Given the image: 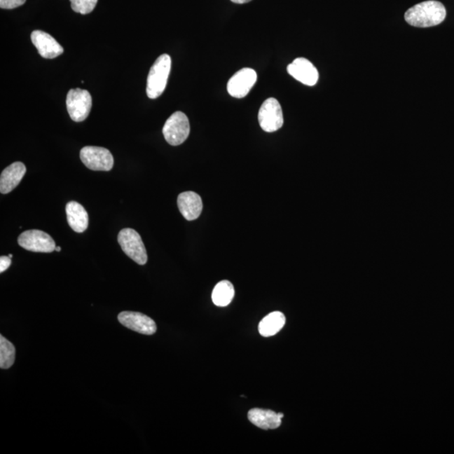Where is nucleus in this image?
<instances>
[{"instance_id":"nucleus-1","label":"nucleus","mask_w":454,"mask_h":454,"mask_svg":"<svg viewBox=\"0 0 454 454\" xmlns=\"http://www.w3.org/2000/svg\"><path fill=\"white\" fill-rule=\"evenodd\" d=\"M446 15L447 12L443 4L429 0L409 8L406 12L405 19L412 27L427 28L443 22Z\"/></svg>"},{"instance_id":"nucleus-2","label":"nucleus","mask_w":454,"mask_h":454,"mask_svg":"<svg viewBox=\"0 0 454 454\" xmlns=\"http://www.w3.org/2000/svg\"><path fill=\"white\" fill-rule=\"evenodd\" d=\"M170 55L163 54L151 66L146 81V95L150 99H157L165 90L171 71Z\"/></svg>"},{"instance_id":"nucleus-3","label":"nucleus","mask_w":454,"mask_h":454,"mask_svg":"<svg viewBox=\"0 0 454 454\" xmlns=\"http://www.w3.org/2000/svg\"><path fill=\"white\" fill-rule=\"evenodd\" d=\"M191 132V125L186 115L176 111L168 118L163 128L164 138L168 144L179 146L187 140Z\"/></svg>"},{"instance_id":"nucleus-4","label":"nucleus","mask_w":454,"mask_h":454,"mask_svg":"<svg viewBox=\"0 0 454 454\" xmlns=\"http://www.w3.org/2000/svg\"><path fill=\"white\" fill-rule=\"evenodd\" d=\"M118 242L126 255L139 265H145L147 254L140 234L132 228H125L118 234Z\"/></svg>"},{"instance_id":"nucleus-5","label":"nucleus","mask_w":454,"mask_h":454,"mask_svg":"<svg viewBox=\"0 0 454 454\" xmlns=\"http://www.w3.org/2000/svg\"><path fill=\"white\" fill-rule=\"evenodd\" d=\"M67 112L71 119L76 122L85 121L92 108L90 92L81 88H74L67 92L66 99Z\"/></svg>"},{"instance_id":"nucleus-6","label":"nucleus","mask_w":454,"mask_h":454,"mask_svg":"<svg viewBox=\"0 0 454 454\" xmlns=\"http://www.w3.org/2000/svg\"><path fill=\"white\" fill-rule=\"evenodd\" d=\"M80 159L88 168L94 171H111L114 166L113 156L104 147L88 146L80 151Z\"/></svg>"},{"instance_id":"nucleus-7","label":"nucleus","mask_w":454,"mask_h":454,"mask_svg":"<svg viewBox=\"0 0 454 454\" xmlns=\"http://www.w3.org/2000/svg\"><path fill=\"white\" fill-rule=\"evenodd\" d=\"M259 122L261 128L266 132H275L283 126V111L279 101L275 98L264 101L259 109Z\"/></svg>"},{"instance_id":"nucleus-8","label":"nucleus","mask_w":454,"mask_h":454,"mask_svg":"<svg viewBox=\"0 0 454 454\" xmlns=\"http://www.w3.org/2000/svg\"><path fill=\"white\" fill-rule=\"evenodd\" d=\"M18 243L24 249L35 252H53L56 243L50 235L40 230H29L20 235Z\"/></svg>"},{"instance_id":"nucleus-9","label":"nucleus","mask_w":454,"mask_h":454,"mask_svg":"<svg viewBox=\"0 0 454 454\" xmlns=\"http://www.w3.org/2000/svg\"><path fill=\"white\" fill-rule=\"evenodd\" d=\"M256 73L252 69H242L235 73L227 84V91L234 98L242 99L248 95L256 82Z\"/></svg>"},{"instance_id":"nucleus-10","label":"nucleus","mask_w":454,"mask_h":454,"mask_svg":"<svg viewBox=\"0 0 454 454\" xmlns=\"http://www.w3.org/2000/svg\"><path fill=\"white\" fill-rule=\"evenodd\" d=\"M118 319L122 325L138 333L150 336L157 331V325L153 319L144 314L123 311L118 315Z\"/></svg>"},{"instance_id":"nucleus-11","label":"nucleus","mask_w":454,"mask_h":454,"mask_svg":"<svg viewBox=\"0 0 454 454\" xmlns=\"http://www.w3.org/2000/svg\"><path fill=\"white\" fill-rule=\"evenodd\" d=\"M287 71L293 78L307 86H314L319 79L317 69L305 58H296L288 66Z\"/></svg>"},{"instance_id":"nucleus-12","label":"nucleus","mask_w":454,"mask_h":454,"mask_svg":"<svg viewBox=\"0 0 454 454\" xmlns=\"http://www.w3.org/2000/svg\"><path fill=\"white\" fill-rule=\"evenodd\" d=\"M32 41L42 57L53 59L64 52L62 46L48 33L34 31L32 33Z\"/></svg>"},{"instance_id":"nucleus-13","label":"nucleus","mask_w":454,"mask_h":454,"mask_svg":"<svg viewBox=\"0 0 454 454\" xmlns=\"http://www.w3.org/2000/svg\"><path fill=\"white\" fill-rule=\"evenodd\" d=\"M178 206L179 212L187 221H195L200 216L203 202L198 193L187 191L181 193L179 195Z\"/></svg>"},{"instance_id":"nucleus-14","label":"nucleus","mask_w":454,"mask_h":454,"mask_svg":"<svg viewBox=\"0 0 454 454\" xmlns=\"http://www.w3.org/2000/svg\"><path fill=\"white\" fill-rule=\"evenodd\" d=\"M27 172V167L21 162H15L7 167L0 176V192L3 195L11 193L18 186Z\"/></svg>"},{"instance_id":"nucleus-15","label":"nucleus","mask_w":454,"mask_h":454,"mask_svg":"<svg viewBox=\"0 0 454 454\" xmlns=\"http://www.w3.org/2000/svg\"><path fill=\"white\" fill-rule=\"evenodd\" d=\"M67 222L75 233H83L88 226V214L82 205L70 201L66 205Z\"/></svg>"},{"instance_id":"nucleus-16","label":"nucleus","mask_w":454,"mask_h":454,"mask_svg":"<svg viewBox=\"0 0 454 454\" xmlns=\"http://www.w3.org/2000/svg\"><path fill=\"white\" fill-rule=\"evenodd\" d=\"M248 420L263 430H270L280 427L282 419L276 412L254 408L248 411Z\"/></svg>"},{"instance_id":"nucleus-17","label":"nucleus","mask_w":454,"mask_h":454,"mask_svg":"<svg viewBox=\"0 0 454 454\" xmlns=\"http://www.w3.org/2000/svg\"><path fill=\"white\" fill-rule=\"evenodd\" d=\"M284 315L280 311H275L265 317L259 325V331L264 338L275 336L285 325Z\"/></svg>"},{"instance_id":"nucleus-18","label":"nucleus","mask_w":454,"mask_h":454,"mask_svg":"<svg viewBox=\"0 0 454 454\" xmlns=\"http://www.w3.org/2000/svg\"><path fill=\"white\" fill-rule=\"evenodd\" d=\"M235 289L233 284L228 280L219 282L212 292V301L214 305L225 307L233 300Z\"/></svg>"},{"instance_id":"nucleus-19","label":"nucleus","mask_w":454,"mask_h":454,"mask_svg":"<svg viewBox=\"0 0 454 454\" xmlns=\"http://www.w3.org/2000/svg\"><path fill=\"white\" fill-rule=\"evenodd\" d=\"M15 348L10 340L0 336V368L10 369L15 363Z\"/></svg>"},{"instance_id":"nucleus-20","label":"nucleus","mask_w":454,"mask_h":454,"mask_svg":"<svg viewBox=\"0 0 454 454\" xmlns=\"http://www.w3.org/2000/svg\"><path fill=\"white\" fill-rule=\"evenodd\" d=\"M71 8L79 14H90L95 10L98 0H70Z\"/></svg>"},{"instance_id":"nucleus-21","label":"nucleus","mask_w":454,"mask_h":454,"mask_svg":"<svg viewBox=\"0 0 454 454\" xmlns=\"http://www.w3.org/2000/svg\"><path fill=\"white\" fill-rule=\"evenodd\" d=\"M27 0H0V8L6 10H12L23 6Z\"/></svg>"},{"instance_id":"nucleus-22","label":"nucleus","mask_w":454,"mask_h":454,"mask_svg":"<svg viewBox=\"0 0 454 454\" xmlns=\"http://www.w3.org/2000/svg\"><path fill=\"white\" fill-rule=\"evenodd\" d=\"M11 265V259L10 256H1L0 258V273H4L7 270L8 267Z\"/></svg>"},{"instance_id":"nucleus-23","label":"nucleus","mask_w":454,"mask_h":454,"mask_svg":"<svg viewBox=\"0 0 454 454\" xmlns=\"http://www.w3.org/2000/svg\"><path fill=\"white\" fill-rule=\"evenodd\" d=\"M231 1L235 4H242L249 3L250 1H252V0H231Z\"/></svg>"},{"instance_id":"nucleus-24","label":"nucleus","mask_w":454,"mask_h":454,"mask_svg":"<svg viewBox=\"0 0 454 454\" xmlns=\"http://www.w3.org/2000/svg\"><path fill=\"white\" fill-rule=\"evenodd\" d=\"M55 250H56L57 252H61L62 248H61V247H56V249H55Z\"/></svg>"},{"instance_id":"nucleus-25","label":"nucleus","mask_w":454,"mask_h":454,"mask_svg":"<svg viewBox=\"0 0 454 454\" xmlns=\"http://www.w3.org/2000/svg\"><path fill=\"white\" fill-rule=\"evenodd\" d=\"M279 415L280 418L282 419L284 418V414L283 413H277Z\"/></svg>"},{"instance_id":"nucleus-26","label":"nucleus","mask_w":454,"mask_h":454,"mask_svg":"<svg viewBox=\"0 0 454 454\" xmlns=\"http://www.w3.org/2000/svg\"><path fill=\"white\" fill-rule=\"evenodd\" d=\"M8 256H10V258L12 259L13 255L10 254V255H8Z\"/></svg>"}]
</instances>
